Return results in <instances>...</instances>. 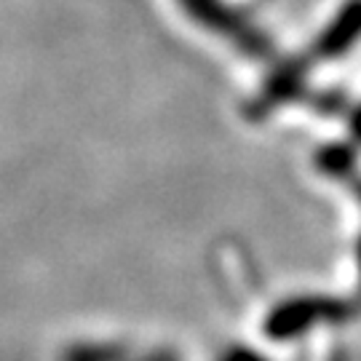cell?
Here are the masks:
<instances>
[{
  "label": "cell",
  "mask_w": 361,
  "mask_h": 361,
  "mask_svg": "<svg viewBox=\"0 0 361 361\" xmlns=\"http://www.w3.org/2000/svg\"><path fill=\"white\" fill-rule=\"evenodd\" d=\"M353 134H356V137L361 140V110L356 113V116H353Z\"/></svg>",
  "instance_id": "obj_2"
},
{
  "label": "cell",
  "mask_w": 361,
  "mask_h": 361,
  "mask_svg": "<svg viewBox=\"0 0 361 361\" xmlns=\"http://www.w3.org/2000/svg\"><path fill=\"white\" fill-rule=\"evenodd\" d=\"M361 38V0H350L345 8H340L329 27L319 38V54L324 56H340L350 51Z\"/></svg>",
  "instance_id": "obj_1"
}]
</instances>
